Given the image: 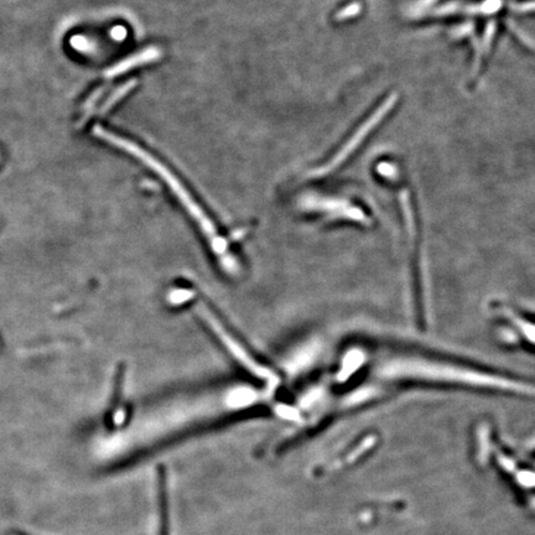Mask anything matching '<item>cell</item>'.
<instances>
[{
  "instance_id": "6",
  "label": "cell",
  "mask_w": 535,
  "mask_h": 535,
  "mask_svg": "<svg viewBox=\"0 0 535 535\" xmlns=\"http://www.w3.org/2000/svg\"><path fill=\"white\" fill-rule=\"evenodd\" d=\"M112 35L115 37V40H122L125 36V30L123 28H115L112 32Z\"/></svg>"
},
{
  "instance_id": "4",
  "label": "cell",
  "mask_w": 535,
  "mask_h": 535,
  "mask_svg": "<svg viewBox=\"0 0 535 535\" xmlns=\"http://www.w3.org/2000/svg\"><path fill=\"white\" fill-rule=\"evenodd\" d=\"M135 84V82H131V84H125L124 86H122L120 88L117 89V91H114L113 95H111L109 98H108L107 101H106V103L102 106L101 109H100V114H104L107 113L108 111L111 109V108L113 107L114 104L117 103V102L122 98V97H124L129 91H131V88H133V86Z\"/></svg>"
},
{
  "instance_id": "3",
  "label": "cell",
  "mask_w": 535,
  "mask_h": 535,
  "mask_svg": "<svg viewBox=\"0 0 535 535\" xmlns=\"http://www.w3.org/2000/svg\"><path fill=\"white\" fill-rule=\"evenodd\" d=\"M160 51L156 48H145L142 53L135 54L134 56H131L129 59L122 61L118 65L114 66L112 68H109L106 72V77H115L118 75H122L124 72L129 71L133 67H137V66H142L144 64H148L151 61H155L156 59L160 57Z\"/></svg>"
},
{
  "instance_id": "2",
  "label": "cell",
  "mask_w": 535,
  "mask_h": 535,
  "mask_svg": "<svg viewBox=\"0 0 535 535\" xmlns=\"http://www.w3.org/2000/svg\"><path fill=\"white\" fill-rule=\"evenodd\" d=\"M93 134H95V137L101 138V139L106 140L108 143L113 144L115 147L123 149L125 151H128V153H131L134 156H137L138 159L143 161L144 164H147L149 167H151L155 173H159L161 178H164L167 184L170 185V187L173 189L175 195L180 198V201L182 203L186 209L190 212L191 216L200 223L203 233L209 238V242H211V245H212L214 252L217 254H222V253L226 252V241L216 233V227H214V223L209 220V218H207L206 214H203V211L200 208V206H197V203L192 200L190 194L185 190L184 186L181 185L178 178H175L173 173L169 171V169H167L161 164L160 161L156 160L155 158L148 154L147 151H144L143 149L139 148L135 144L125 140L124 138L114 135L113 133L106 131L104 128H102L100 125H95V128H93Z\"/></svg>"
},
{
  "instance_id": "1",
  "label": "cell",
  "mask_w": 535,
  "mask_h": 535,
  "mask_svg": "<svg viewBox=\"0 0 535 535\" xmlns=\"http://www.w3.org/2000/svg\"><path fill=\"white\" fill-rule=\"evenodd\" d=\"M375 373L386 381L425 382L535 397V383L532 382L456 361L416 353H394L383 357L375 364Z\"/></svg>"
},
{
  "instance_id": "5",
  "label": "cell",
  "mask_w": 535,
  "mask_h": 535,
  "mask_svg": "<svg viewBox=\"0 0 535 535\" xmlns=\"http://www.w3.org/2000/svg\"><path fill=\"white\" fill-rule=\"evenodd\" d=\"M103 91L104 89L101 88L98 89V91H95V93L93 95H91V98H89L88 102L86 103V106H84V115L82 117V122H81V124L79 125H84V122L88 119L89 115L92 114V112H93V108H95V103H97V101L101 98L102 95H103Z\"/></svg>"
}]
</instances>
